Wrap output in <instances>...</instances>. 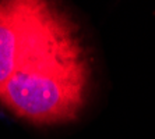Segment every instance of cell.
Instances as JSON below:
<instances>
[{
    "label": "cell",
    "mask_w": 155,
    "mask_h": 139,
    "mask_svg": "<svg viewBox=\"0 0 155 139\" xmlns=\"http://www.w3.org/2000/svg\"><path fill=\"white\" fill-rule=\"evenodd\" d=\"M90 56L69 14L0 89V103L35 125L73 121L91 84Z\"/></svg>",
    "instance_id": "obj_1"
},
{
    "label": "cell",
    "mask_w": 155,
    "mask_h": 139,
    "mask_svg": "<svg viewBox=\"0 0 155 139\" xmlns=\"http://www.w3.org/2000/svg\"><path fill=\"white\" fill-rule=\"evenodd\" d=\"M67 15L45 0H0V89Z\"/></svg>",
    "instance_id": "obj_2"
}]
</instances>
